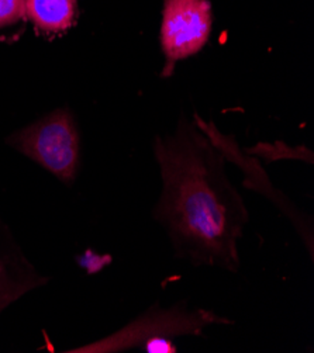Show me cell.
Returning <instances> with one entry per match:
<instances>
[{
	"instance_id": "cell-7",
	"label": "cell",
	"mask_w": 314,
	"mask_h": 353,
	"mask_svg": "<svg viewBox=\"0 0 314 353\" xmlns=\"http://www.w3.org/2000/svg\"><path fill=\"white\" fill-rule=\"evenodd\" d=\"M26 14V0H0V27L10 26Z\"/></svg>"
},
{
	"instance_id": "cell-4",
	"label": "cell",
	"mask_w": 314,
	"mask_h": 353,
	"mask_svg": "<svg viewBox=\"0 0 314 353\" xmlns=\"http://www.w3.org/2000/svg\"><path fill=\"white\" fill-rule=\"evenodd\" d=\"M228 323L230 321L227 319H223V316L207 310H197L195 312H188L184 310H179V312H175L173 310H159L157 315H141V319L124 327V330L112 338H108V345L100 346L96 352H101L103 349H109L106 352H112V349H121L135 341L143 342V339L148 335L155 338V332H158L161 338L179 334L199 335L206 325Z\"/></svg>"
},
{
	"instance_id": "cell-6",
	"label": "cell",
	"mask_w": 314,
	"mask_h": 353,
	"mask_svg": "<svg viewBox=\"0 0 314 353\" xmlns=\"http://www.w3.org/2000/svg\"><path fill=\"white\" fill-rule=\"evenodd\" d=\"M39 281L26 268H17L0 256V311L34 286L40 285Z\"/></svg>"
},
{
	"instance_id": "cell-2",
	"label": "cell",
	"mask_w": 314,
	"mask_h": 353,
	"mask_svg": "<svg viewBox=\"0 0 314 353\" xmlns=\"http://www.w3.org/2000/svg\"><path fill=\"white\" fill-rule=\"evenodd\" d=\"M9 143L63 183L74 182L79 168V137L68 112L51 113L12 135Z\"/></svg>"
},
{
	"instance_id": "cell-5",
	"label": "cell",
	"mask_w": 314,
	"mask_h": 353,
	"mask_svg": "<svg viewBox=\"0 0 314 353\" xmlns=\"http://www.w3.org/2000/svg\"><path fill=\"white\" fill-rule=\"evenodd\" d=\"M26 14L46 32H58L72 24L75 0H26Z\"/></svg>"
},
{
	"instance_id": "cell-3",
	"label": "cell",
	"mask_w": 314,
	"mask_h": 353,
	"mask_svg": "<svg viewBox=\"0 0 314 353\" xmlns=\"http://www.w3.org/2000/svg\"><path fill=\"white\" fill-rule=\"evenodd\" d=\"M210 30L212 9L207 0H165L161 27L165 55L162 77H170L178 61L200 51Z\"/></svg>"
},
{
	"instance_id": "cell-1",
	"label": "cell",
	"mask_w": 314,
	"mask_h": 353,
	"mask_svg": "<svg viewBox=\"0 0 314 353\" xmlns=\"http://www.w3.org/2000/svg\"><path fill=\"white\" fill-rule=\"evenodd\" d=\"M154 152L162 181L154 219L177 256L237 273L238 241L250 211L228 179L222 151L182 117L175 134L157 137Z\"/></svg>"
}]
</instances>
